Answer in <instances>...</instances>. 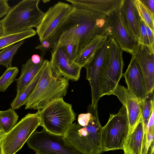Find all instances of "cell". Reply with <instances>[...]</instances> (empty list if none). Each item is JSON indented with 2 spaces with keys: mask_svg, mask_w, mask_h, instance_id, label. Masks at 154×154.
Here are the masks:
<instances>
[{
  "mask_svg": "<svg viewBox=\"0 0 154 154\" xmlns=\"http://www.w3.org/2000/svg\"><path fill=\"white\" fill-rule=\"evenodd\" d=\"M56 34L60 35L58 45L75 44L78 53L95 36H111L107 16L73 6Z\"/></svg>",
  "mask_w": 154,
  "mask_h": 154,
  "instance_id": "obj_1",
  "label": "cell"
},
{
  "mask_svg": "<svg viewBox=\"0 0 154 154\" xmlns=\"http://www.w3.org/2000/svg\"><path fill=\"white\" fill-rule=\"evenodd\" d=\"M40 78L27 100L25 109L40 110L53 101L66 94L69 80L54 74L50 61L45 60Z\"/></svg>",
  "mask_w": 154,
  "mask_h": 154,
  "instance_id": "obj_2",
  "label": "cell"
},
{
  "mask_svg": "<svg viewBox=\"0 0 154 154\" xmlns=\"http://www.w3.org/2000/svg\"><path fill=\"white\" fill-rule=\"evenodd\" d=\"M88 111L92 116L88 125L84 127L77 122L73 123L63 136L66 143L81 154H100L101 131L102 126L99 118L97 107L89 105Z\"/></svg>",
  "mask_w": 154,
  "mask_h": 154,
  "instance_id": "obj_3",
  "label": "cell"
},
{
  "mask_svg": "<svg viewBox=\"0 0 154 154\" xmlns=\"http://www.w3.org/2000/svg\"><path fill=\"white\" fill-rule=\"evenodd\" d=\"M39 0H23L11 8L1 21L4 36L37 28L45 13L38 7Z\"/></svg>",
  "mask_w": 154,
  "mask_h": 154,
  "instance_id": "obj_4",
  "label": "cell"
},
{
  "mask_svg": "<svg viewBox=\"0 0 154 154\" xmlns=\"http://www.w3.org/2000/svg\"><path fill=\"white\" fill-rule=\"evenodd\" d=\"M38 110L40 126L53 134L63 137L75 120L76 114L72 105L65 102L63 98L53 101Z\"/></svg>",
  "mask_w": 154,
  "mask_h": 154,
  "instance_id": "obj_5",
  "label": "cell"
},
{
  "mask_svg": "<svg viewBox=\"0 0 154 154\" xmlns=\"http://www.w3.org/2000/svg\"><path fill=\"white\" fill-rule=\"evenodd\" d=\"M123 51L114 39L110 37L101 70L100 97L112 94L123 76Z\"/></svg>",
  "mask_w": 154,
  "mask_h": 154,
  "instance_id": "obj_6",
  "label": "cell"
},
{
  "mask_svg": "<svg viewBox=\"0 0 154 154\" xmlns=\"http://www.w3.org/2000/svg\"><path fill=\"white\" fill-rule=\"evenodd\" d=\"M40 125L39 110L26 114L5 134L0 144V154H16Z\"/></svg>",
  "mask_w": 154,
  "mask_h": 154,
  "instance_id": "obj_7",
  "label": "cell"
},
{
  "mask_svg": "<svg viewBox=\"0 0 154 154\" xmlns=\"http://www.w3.org/2000/svg\"><path fill=\"white\" fill-rule=\"evenodd\" d=\"M129 132L127 111L123 105L118 112L110 114L108 121L101 131L102 152L123 149Z\"/></svg>",
  "mask_w": 154,
  "mask_h": 154,
  "instance_id": "obj_8",
  "label": "cell"
},
{
  "mask_svg": "<svg viewBox=\"0 0 154 154\" xmlns=\"http://www.w3.org/2000/svg\"><path fill=\"white\" fill-rule=\"evenodd\" d=\"M26 142L29 148L41 154H81L69 146L63 136L44 128L40 132L34 131Z\"/></svg>",
  "mask_w": 154,
  "mask_h": 154,
  "instance_id": "obj_9",
  "label": "cell"
},
{
  "mask_svg": "<svg viewBox=\"0 0 154 154\" xmlns=\"http://www.w3.org/2000/svg\"><path fill=\"white\" fill-rule=\"evenodd\" d=\"M72 7L71 5L59 2L49 8L36 28L40 42L57 33Z\"/></svg>",
  "mask_w": 154,
  "mask_h": 154,
  "instance_id": "obj_10",
  "label": "cell"
},
{
  "mask_svg": "<svg viewBox=\"0 0 154 154\" xmlns=\"http://www.w3.org/2000/svg\"><path fill=\"white\" fill-rule=\"evenodd\" d=\"M107 20L113 37L123 51L131 54L137 42L128 30L124 22L121 6L107 16Z\"/></svg>",
  "mask_w": 154,
  "mask_h": 154,
  "instance_id": "obj_11",
  "label": "cell"
},
{
  "mask_svg": "<svg viewBox=\"0 0 154 154\" xmlns=\"http://www.w3.org/2000/svg\"><path fill=\"white\" fill-rule=\"evenodd\" d=\"M109 36L107 38L104 44L99 49L92 59L84 67L86 69V79L89 82L91 87V104L92 108L97 107L100 97V81L101 70L108 48Z\"/></svg>",
  "mask_w": 154,
  "mask_h": 154,
  "instance_id": "obj_12",
  "label": "cell"
},
{
  "mask_svg": "<svg viewBox=\"0 0 154 154\" xmlns=\"http://www.w3.org/2000/svg\"><path fill=\"white\" fill-rule=\"evenodd\" d=\"M51 53L50 62L54 74L57 77H64L69 80L78 81L82 68L74 63H71L63 46L57 44Z\"/></svg>",
  "mask_w": 154,
  "mask_h": 154,
  "instance_id": "obj_13",
  "label": "cell"
},
{
  "mask_svg": "<svg viewBox=\"0 0 154 154\" xmlns=\"http://www.w3.org/2000/svg\"><path fill=\"white\" fill-rule=\"evenodd\" d=\"M112 94L116 96L125 107L129 125L128 135L142 116L144 100H140L127 88L119 84Z\"/></svg>",
  "mask_w": 154,
  "mask_h": 154,
  "instance_id": "obj_14",
  "label": "cell"
},
{
  "mask_svg": "<svg viewBox=\"0 0 154 154\" xmlns=\"http://www.w3.org/2000/svg\"><path fill=\"white\" fill-rule=\"evenodd\" d=\"M142 72L148 94L154 89V48L138 44L131 54Z\"/></svg>",
  "mask_w": 154,
  "mask_h": 154,
  "instance_id": "obj_15",
  "label": "cell"
},
{
  "mask_svg": "<svg viewBox=\"0 0 154 154\" xmlns=\"http://www.w3.org/2000/svg\"><path fill=\"white\" fill-rule=\"evenodd\" d=\"M128 89L140 100H144L148 94L143 76L136 60L132 56L125 72L123 74Z\"/></svg>",
  "mask_w": 154,
  "mask_h": 154,
  "instance_id": "obj_16",
  "label": "cell"
},
{
  "mask_svg": "<svg viewBox=\"0 0 154 154\" xmlns=\"http://www.w3.org/2000/svg\"><path fill=\"white\" fill-rule=\"evenodd\" d=\"M75 8L91 10L108 16L119 8L122 0H66Z\"/></svg>",
  "mask_w": 154,
  "mask_h": 154,
  "instance_id": "obj_17",
  "label": "cell"
},
{
  "mask_svg": "<svg viewBox=\"0 0 154 154\" xmlns=\"http://www.w3.org/2000/svg\"><path fill=\"white\" fill-rule=\"evenodd\" d=\"M121 7L125 24L128 30L138 42L141 19L135 6L134 0H122Z\"/></svg>",
  "mask_w": 154,
  "mask_h": 154,
  "instance_id": "obj_18",
  "label": "cell"
},
{
  "mask_svg": "<svg viewBox=\"0 0 154 154\" xmlns=\"http://www.w3.org/2000/svg\"><path fill=\"white\" fill-rule=\"evenodd\" d=\"M109 36L97 35L94 37L78 53L73 62L82 68L94 57Z\"/></svg>",
  "mask_w": 154,
  "mask_h": 154,
  "instance_id": "obj_19",
  "label": "cell"
},
{
  "mask_svg": "<svg viewBox=\"0 0 154 154\" xmlns=\"http://www.w3.org/2000/svg\"><path fill=\"white\" fill-rule=\"evenodd\" d=\"M143 126L142 116L132 132L128 134L123 145L124 154H142Z\"/></svg>",
  "mask_w": 154,
  "mask_h": 154,
  "instance_id": "obj_20",
  "label": "cell"
},
{
  "mask_svg": "<svg viewBox=\"0 0 154 154\" xmlns=\"http://www.w3.org/2000/svg\"><path fill=\"white\" fill-rule=\"evenodd\" d=\"M44 60L38 64H35L30 58L25 64H22L20 76L16 79L17 94L20 93L33 79L41 68Z\"/></svg>",
  "mask_w": 154,
  "mask_h": 154,
  "instance_id": "obj_21",
  "label": "cell"
},
{
  "mask_svg": "<svg viewBox=\"0 0 154 154\" xmlns=\"http://www.w3.org/2000/svg\"><path fill=\"white\" fill-rule=\"evenodd\" d=\"M42 65L40 69L31 81L18 94L11 104V108L15 110L20 108L25 104L34 89L41 76L43 68Z\"/></svg>",
  "mask_w": 154,
  "mask_h": 154,
  "instance_id": "obj_22",
  "label": "cell"
},
{
  "mask_svg": "<svg viewBox=\"0 0 154 154\" xmlns=\"http://www.w3.org/2000/svg\"><path fill=\"white\" fill-rule=\"evenodd\" d=\"M153 107L154 99L153 92L148 94L144 100L142 114L143 126V149L146 142L148 123Z\"/></svg>",
  "mask_w": 154,
  "mask_h": 154,
  "instance_id": "obj_23",
  "label": "cell"
},
{
  "mask_svg": "<svg viewBox=\"0 0 154 154\" xmlns=\"http://www.w3.org/2000/svg\"><path fill=\"white\" fill-rule=\"evenodd\" d=\"M36 31L32 29L8 35L0 38V50L16 43L36 35Z\"/></svg>",
  "mask_w": 154,
  "mask_h": 154,
  "instance_id": "obj_24",
  "label": "cell"
},
{
  "mask_svg": "<svg viewBox=\"0 0 154 154\" xmlns=\"http://www.w3.org/2000/svg\"><path fill=\"white\" fill-rule=\"evenodd\" d=\"M19 116L15 110L11 108L1 111L0 113V125L2 130L6 134L15 125Z\"/></svg>",
  "mask_w": 154,
  "mask_h": 154,
  "instance_id": "obj_25",
  "label": "cell"
},
{
  "mask_svg": "<svg viewBox=\"0 0 154 154\" xmlns=\"http://www.w3.org/2000/svg\"><path fill=\"white\" fill-rule=\"evenodd\" d=\"M24 42V40L21 41L3 49L0 51V65L7 68L11 67L14 56Z\"/></svg>",
  "mask_w": 154,
  "mask_h": 154,
  "instance_id": "obj_26",
  "label": "cell"
},
{
  "mask_svg": "<svg viewBox=\"0 0 154 154\" xmlns=\"http://www.w3.org/2000/svg\"><path fill=\"white\" fill-rule=\"evenodd\" d=\"M134 3L141 20L154 32V13L151 12L140 0H134Z\"/></svg>",
  "mask_w": 154,
  "mask_h": 154,
  "instance_id": "obj_27",
  "label": "cell"
},
{
  "mask_svg": "<svg viewBox=\"0 0 154 154\" xmlns=\"http://www.w3.org/2000/svg\"><path fill=\"white\" fill-rule=\"evenodd\" d=\"M19 71L16 67H10L0 77V92H5L14 81Z\"/></svg>",
  "mask_w": 154,
  "mask_h": 154,
  "instance_id": "obj_28",
  "label": "cell"
},
{
  "mask_svg": "<svg viewBox=\"0 0 154 154\" xmlns=\"http://www.w3.org/2000/svg\"><path fill=\"white\" fill-rule=\"evenodd\" d=\"M60 37L59 35L56 34L40 42L35 48L41 51L40 56L44 57L48 51L52 49L58 44Z\"/></svg>",
  "mask_w": 154,
  "mask_h": 154,
  "instance_id": "obj_29",
  "label": "cell"
},
{
  "mask_svg": "<svg viewBox=\"0 0 154 154\" xmlns=\"http://www.w3.org/2000/svg\"><path fill=\"white\" fill-rule=\"evenodd\" d=\"M62 46L70 62L71 63H73V61L78 53L77 45L75 44H69Z\"/></svg>",
  "mask_w": 154,
  "mask_h": 154,
  "instance_id": "obj_30",
  "label": "cell"
},
{
  "mask_svg": "<svg viewBox=\"0 0 154 154\" xmlns=\"http://www.w3.org/2000/svg\"><path fill=\"white\" fill-rule=\"evenodd\" d=\"M137 43L151 46L147 36L145 23L142 20H141L140 35Z\"/></svg>",
  "mask_w": 154,
  "mask_h": 154,
  "instance_id": "obj_31",
  "label": "cell"
},
{
  "mask_svg": "<svg viewBox=\"0 0 154 154\" xmlns=\"http://www.w3.org/2000/svg\"><path fill=\"white\" fill-rule=\"evenodd\" d=\"M92 115V114L90 112L79 114L78 116V123L82 126H87L91 118Z\"/></svg>",
  "mask_w": 154,
  "mask_h": 154,
  "instance_id": "obj_32",
  "label": "cell"
},
{
  "mask_svg": "<svg viewBox=\"0 0 154 154\" xmlns=\"http://www.w3.org/2000/svg\"><path fill=\"white\" fill-rule=\"evenodd\" d=\"M11 8L8 3V1L0 0V18L6 15Z\"/></svg>",
  "mask_w": 154,
  "mask_h": 154,
  "instance_id": "obj_33",
  "label": "cell"
},
{
  "mask_svg": "<svg viewBox=\"0 0 154 154\" xmlns=\"http://www.w3.org/2000/svg\"><path fill=\"white\" fill-rule=\"evenodd\" d=\"M147 133L154 134V107L152 108L148 122Z\"/></svg>",
  "mask_w": 154,
  "mask_h": 154,
  "instance_id": "obj_34",
  "label": "cell"
},
{
  "mask_svg": "<svg viewBox=\"0 0 154 154\" xmlns=\"http://www.w3.org/2000/svg\"><path fill=\"white\" fill-rule=\"evenodd\" d=\"M154 134L147 133V139L145 145L143 149L142 154H147L152 143L154 141Z\"/></svg>",
  "mask_w": 154,
  "mask_h": 154,
  "instance_id": "obj_35",
  "label": "cell"
},
{
  "mask_svg": "<svg viewBox=\"0 0 154 154\" xmlns=\"http://www.w3.org/2000/svg\"><path fill=\"white\" fill-rule=\"evenodd\" d=\"M146 31L150 46L154 48V32L145 23Z\"/></svg>",
  "mask_w": 154,
  "mask_h": 154,
  "instance_id": "obj_36",
  "label": "cell"
},
{
  "mask_svg": "<svg viewBox=\"0 0 154 154\" xmlns=\"http://www.w3.org/2000/svg\"><path fill=\"white\" fill-rule=\"evenodd\" d=\"M151 12L154 13V1L153 0H140Z\"/></svg>",
  "mask_w": 154,
  "mask_h": 154,
  "instance_id": "obj_37",
  "label": "cell"
},
{
  "mask_svg": "<svg viewBox=\"0 0 154 154\" xmlns=\"http://www.w3.org/2000/svg\"><path fill=\"white\" fill-rule=\"evenodd\" d=\"M32 62L35 64H38L44 60V57L38 54H34L31 58Z\"/></svg>",
  "mask_w": 154,
  "mask_h": 154,
  "instance_id": "obj_38",
  "label": "cell"
},
{
  "mask_svg": "<svg viewBox=\"0 0 154 154\" xmlns=\"http://www.w3.org/2000/svg\"><path fill=\"white\" fill-rule=\"evenodd\" d=\"M150 148L149 149L148 152V154H154V142L153 141L151 144L150 146Z\"/></svg>",
  "mask_w": 154,
  "mask_h": 154,
  "instance_id": "obj_39",
  "label": "cell"
},
{
  "mask_svg": "<svg viewBox=\"0 0 154 154\" xmlns=\"http://www.w3.org/2000/svg\"><path fill=\"white\" fill-rule=\"evenodd\" d=\"M4 36V30L3 26L1 21L0 20V38Z\"/></svg>",
  "mask_w": 154,
  "mask_h": 154,
  "instance_id": "obj_40",
  "label": "cell"
},
{
  "mask_svg": "<svg viewBox=\"0 0 154 154\" xmlns=\"http://www.w3.org/2000/svg\"><path fill=\"white\" fill-rule=\"evenodd\" d=\"M5 134H6L2 130L0 131V144Z\"/></svg>",
  "mask_w": 154,
  "mask_h": 154,
  "instance_id": "obj_41",
  "label": "cell"
},
{
  "mask_svg": "<svg viewBox=\"0 0 154 154\" xmlns=\"http://www.w3.org/2000/svg\"><path fill=\"white\" fill-rule=\"evenodd\" d=\"M2 130L1 125H0V131Z\"/></svg>",
  "mask_w": 154,
  "mask_h": 154,
  "instance_id": "obj_42",
  "label": "cell"
},
{
  "mask_svg": "<svg viewBox=\"0 0 154 154\" xmlns=\"http://www.w3.org/2000/svg\"><path fill=\"white\" fill-rule=\"evenodd\" d=\"M35 154H40V153H38V152H36V153H35Z\"/></svg>",
  "mask_w": 154,
  "mask_h": 154,
  "instance_id": "obj_43",
  "label": "cell"
},
{
  "mask_svg": "<svg viewBox=\"0 0 154 154\" xmlns=\"http://www.w3.org/2000/svg\"><path fill=\"white\" fill-rule=\"evenodd\" d=\"M1 112V111H0V113Z\"/></svg>",
  "mask_w": 154,
  "mask_h": 154,
  "instance_id": "obj_44",
  "label": "cell"
}]
</instances>
